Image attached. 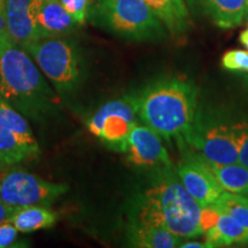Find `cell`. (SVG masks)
I'll list each match as a JSON object with an SVG mask.
<instances>
[{
    "label": "cell",
    "instance_id": "cell-17",
    "mask_svg": "<svg viewBox=\"0 0 248 248\" xmlns=\"http://www.w3.org/2000/svg\"><path fill=\"white\" fill-rule=\"evenodd\" d=\"M172 35H182L190 24L184 0H144Z\"/></svg>",
    "mask_w": 248,
    "mask_h": 248
},
{
    "label": "cell",
    "instance_id": "cell-31",
    "mask_svg": "<svg viewBox=\"0 0 248 248\" xmlns=\"http://www.w3.org/2000/svg\"><path fill=\"white\" fill-rule=\"evenodd\" d=\"M247 6H248V0H247Z\"/></svg>",
    "mask_w": 248,
    "mask_h": 248
},
{
    "label": "cell",
    "instance_id": "cell-27",
    "mask_svg": "<svg viewBox=\"0 0 248 248\" xmlns=\"http://www.w3.org/2000/svg\"><path fill=\"white\" fill-rule=\"evenodd\" d=\"M182 248H209L208 245L206 243H198V241H188V243H184L179 245Z\"/></svg>",
    "mask_w": 248,
    "mask_h": 248
},
{
    "label": "cell",
    "instance_id": "cell-4",
    "mask_svg": "<svg viewBox=\"0 0 248 248\" xmlns=\"http://www.w3.org/2000/svg\"><path fill=\"white\" fill-rule=\"evenodd\" d=\"M89 14L99 27L129 40H155L164 35L162 22L144 0H95Z\"/></svg>",
    "mask_w": 248,
    "mask_h": 248
},
{
    "label": "cell",
    "instance_id": "cell-20",
    "mask_svg": "<svg viewBox=\"0 0 248 248\" xmlns=\"http://www.w3.org/2000/svg\"><path fill=\"white\" fill-rule=\"evenodd\" d=\"M212 207L231 216L248 230V198L231 192H223Z\"/></svg>",
    "mask_w": 248,
    "mask_h": 248
},
{
    "label": "cell",
    "instance_id": "cell-2",
    "mask_svg": "<svg viewBox=\"0 0 248 248\" xmlns=\"http://www.w3.org/2000/svg\"><path fill=\"white\" fill-rule=\"evenodd\" d=\"M0 97L32 119L44 116L55 104L54 91L35 60L9 37L0 39Z\"/></svg>",
    "mask_w": 248,
    "mask_h": 248
},
{
    "label": "cell",
    "instance_id": "cell-30",
    "mask_svg": "<svg viewBox=\"0 0 248 248\" xmlns=\"http://www.w3.org/2000/svg\"><path fill=\"white\" fill-rule=\"evenodd\" d=\"M2 168H1V166H0V170H1ZM0 173H1V171H0Z\"/></svg>",
    "mask_w": 248,
    "mask_h": 248
},
{
    "label": "cell",
    "instance_id": "cell-25",
    "mask_svg": "<svg viewBox=\"0 0 248 248\" xmlns=\"http://www.w3.org/2000/svg\"><path fill=\"white\" fill-rule=\"evenodd\" d=\"M9 37L7 31V24H6L5 11H4V0H0V39Z\"/></svg>",
    "mask_w": 248,
    "mask_h": 248
},
{
    "label": "cell",
    "instance_id": "cell-5",
    "mask_svg": "<svg viewBox=\"0 0 248 248\" xmlns=\"http://www.w3.org/2000/svg\"><path fill=\"white\" fill-rule=\"evenodd\" d=\"M26 51L61 94L74 92L82 79L78 49L61 37H46L28 45Z\"/></svg>",
    "mask_w": 248,
    "mask_h": 248
},
{
    "label": "cell",
    "instance_id": "cell-28",
    "mask_svg": "<svg viewBox=\"0 0 248 248\" xmlns=\"http://www.w3.org/2000/svg\"><path fill=\"white\" fill-rule=\"evenodd\" d=\"M239 39H240L241 44H243L244 46H246V47L248 48V28H247L246 30H244L243 32L240 33Z\"/></svg>",
    "mask_w": 248,
    "mask_h": 248
},
{
    "label": "cell",
    "instance_id": "cell-6",
    "mask_svg": "<svg viewBox=\"0 0 248 248\" xmlns=\"http://www.w3.org/2000/svg\"><path fill=\"white\" fill-rule=\"evenodd\" d=\"M136 95L106 102L86 122L89 131L110 150L126 153L130 132L138 123Z\"/></svg>",
    "mask_w": 248,
    "mask_h": 248
},
{
    "label": "cell",
    "instance_id": "cell-9",
    "mask_svg": "<svg viewBox=\"0 0 248 248\" xmlns=\"http://www.w3.org/2000/svg\"><path fill=\"white\" fill-rule=\"evenodd\" d=\"M177 175L184 187L201 207L212 206L224 192L209 163L199 155H191L182 161Z\"/></svg>",
    "mask_w": 248,
    "mask_h": 248
},
{
    "label": "cell",
    "instance_id": "cell-24",
    "mask_svg": "<svg viewBox=\"0 0 248 248\" xmlns=\"http://www.w3.org/2000/svg\"><path fill=\"white\" fill-rule=\"evenodd\" d=\"M17 229L11 221H5L0 224V248L11 247L17 238Z\"/></svg>",
    "mask_w": 248,
    "mask_h": 248
},
{
    "label": "cell",
    "instance_id": "cell-15",
    "mask_svg": "<svg viewBox=\"0 0 248 248\" xmlns=\"http://www.w3.org/2000/svg\"><path fill=\"white\" fill-rule=\"evenodd\" d=\"M130 241L136 247L172 248L179 246L181 238L162 225L135 221L130 230Z\"/></svg>",
    "mask_w": 248,
    "mask_h": 248
},
{
    "label": "cell",
    "instance_id": "cell-19",
    "mask_svg": "<svg viewBox=\"0 0 248 248\" xmlns=\"http://www.w3.org/2000/svg\"><path fill=\"white\" fill-rule=\"evenodd\" d=\"M208 162V161H207ZM223 190L248 198V168L241 163L217 164L208 162Z\"/></svg>",
    "mask_w": 248,
    "mask_h": 248
},
{
    "label": "cell",
    "instance_id": "cell-14",
    "mask_svg": "<svg viewBox=\"0 0 248 248\" xmlns=\"http://www.w3.org/2000/svg\"><path fill=\"white\" fill-rule=\"evenodd\" d=\"M192 7H198L217 27L234 28L243 22L247 0H187Z\"/></svg>",
    "mask_w": 248,
    "mask_h": 248
},
{
    "label": "cell",
    "instance_id": "cell-18",
    "mask_svg": "<svg viewBox=\"0 0 248 248\" xmlns=\"http://www.w3.org/2000/svg\"><path fill=\"white\" fill-rule=\"evenodd\" d=\"M58 214L48 208V206H29L15 210L11 221L18 232H29L49 229L58 221Z\"/></svg>",
    "mask_w": 248,
    "mask_h": 248
},
{
    "label": "cell",
    "instance_id": "cell-7",
    "mask_svg": "<svg viewBox=\"0 0 248 248\" xmlns=\"http://www.w3.org/2000/svg\"><path fill=\"white\" fill-rule=\"evenodd\" d=\"M69 190L68 185L45 181L20 169L0 173V200L13 209L49 206Z\"/></svg>",
    "mask_w": 248,
    "mask_h": 248
},
{
    "label": "cell",
    "instance_id": "cell-26",
    "mask_svg": "<svg viewBox=\"0 0 248 248\" xmlns=\"http://www.w3.org/2000/svg\"><path fill=\"white\" fill-rule=\"evenodd\" d=\"M14 213H15V209L6 206V204L0 200V224L5 221H9Z\"/></svg>",
    "mask_w": 248,
    "mask_h": 248
},
{
    "label": "cell",
    "instance_id": "cell-11",
    "mask_svg": "<svg viewBox=\"0 0 248 248\" xmlns=\"http://www.w3.org/2000/svg\"><path fill=\"white\" fill-rule=\"evenodd\" d=\"M192 146L201 152L204 160L217 164H230L239 161L234 135L230 125L217 124L203 130H195Z\"/></svg>",
    "mask_w": 248,
    "mask_h": 248
},
{
    "label": "cell",
    "instance_id": "cell-22",
    "mask_svg": "<svg viewBox=\"0 0 248 248\" xmlns=\"http://www.w3.org/2000/svg\"><path fill=\"white\" fill-rule=\"evenodd\" d=\"M222 66L232 71H246L248 73V51L231 49L222 58Z\"/></svg>",
    "mask_w": 248,
    "mask_h": 248
},
{
    "label": "cell",
    "instance_id": "cell-29",
    "mask_svg": "<svg viewBox=\"0 0 248 248\" xmlns=\"http://www.w3.org/2000/svg\"><path fill=\"white\" fill-rule=\"evenodd\" d=\"M246 14H247V21H248V6H247V8H246ZM245 14V15H246Z\"/></svg>",
    "mask_w": 248,
    "mask_h": 248
},
{
    "label": "cell",
    "instance_id": "cell-10",
    "mask_svg": "<svg viewBox=\"0 0 248 248\" xmlns=\"http://www.w3.org/2000/svg\"><path fill=\"white\" fill-rule=\"evenodd\" d=\"M126 153L130 163L141 168L162 170L172 166L162 138L147 125L137 123L133 126L129 136Z\"/></svg>",
    "mask_w": 248,
    "mask_h": 248
},
{
    "label": "cell",
    "instance_id": "cell-12",
    "mask_svg": "<svg viewBox=\"0 0 248 248\" xmlns=\"http://www.w3.org/2000/svg\"><path fill=\"white\" fill-rule=\"evenodd\" d=\"M4 11L9 38L17 46L26 48L42 38L33 13V0H4Z\"/></svg>",
    "mask_w": 248,
    "mask_h": 248
},
{
    "label": "cell",
    "instance_id": "cell-13",
    "mask_svg": "<svg viewBox=\"0 0 248 248\" xmlns=\"http://www.w3.org/2000/svg\"><path fill=\"white\" fill-rule=\"evenodd\" d=\"M33 13L40 37H60L77 26L61 0H33Z\"/></svg>",
    "mask_w": 248,
    "mask_h": 248
},
{
    "label": "cell",
    "instance_id": "cell-8",
    "mask_svg": "<svg viewBox=\"0 0 248 248\" xmlns=\"http://www.w3.org/2000/svg\"><path fill=\"white\" fill-rule=\"evenodd\" d=\"M40 148L28 121L0 97V166L2 169L36 159Z\"/></svg>",
    "mask_w": 248,
    "mask_h": 248
},
{
    "label": "cell",
    "instance_id": "cell-16",
    "mask_svg": "<svg viewBox=\"0 0 248 248\" xmlns=\"http://www.w3.org/2000/svg\"><path fill=\"white\" fill-rule=\"evenodd\" d=\"M208 247H224L233 244H248V230L234 218L219 212L215 225L203 233Z\"/></svg>",
    "mask_w": 248,
    "mask_h": 248
},
{
    "label": "cell",
    "instance_id": "cell-3",
    "mask_svg": "<svg viewBox=\"0 0 248 248\" xmlns=\"http://www.w3.org/2000/svg\"><path fill=\"white\" fill-rule=\"evenodd\" d=\"M201 209L177 173L167 168L161 170L154 184L141 197L136 221L162 225L177 237L190 239L202 234Z\"/></svg>",
    "mask_w": 248,
    "mask_h": 248
},
{
    "label": "cell",
    "instance_id": "cell-1",
    "mask_svg": "<svg viewBox=\"0 0 248 248\" xmlns=\"http://www.w3.org/2000/svg\"><path fill=\"white\" fill-rule=\"evenodd\" d=\"M137 98L138 117L162 139L192 146L198 91L191 80L169 77L156 80Z\"/></svg>",
    "mask_w": 248,
    "mask_h": 248
},
{
    "label": "cell",
    "instance_id": "cell-23",
    "mask_svg": "<svg viewBox=\"0 0 248 248\" xmlns=\"http://www.w3.org/2000/svg\"><path fill=\"white\" fill-rule=\"evenodd\" d=\"M66 11L77 24H84L92 0H61Z\"/></svg>",
    "mask_w": 248,
    "mask_h": 248
},
{
    "label": "cell",
    "instance_id": "cell-21",
    "mask_svg": "<svg viewBox=\"0 0 248 248\" xmlns=\"http://www.w3.org/2000/svg\"><path fill=\"white\" fill-rule=\"evenodd\" d=\"M237 145L239 163L248 168V123H237L231 125Z\"/></svg>",
    "mask_w": 248,
    "mask_h": 248
}]
</instances>
